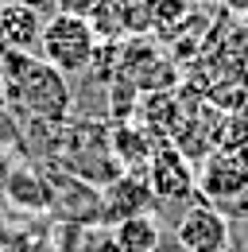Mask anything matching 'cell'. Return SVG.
<instances>
[{"instance_id": "obj_8", "label": "cell", "mask_w": 248, "mask_h": 252, "mask_svg": "<svg viewBox=\"0 0 248 252\" xmlns=\"http://www.w3.org/2000/svg\"><path fill=\"white\" fill-rule=\"evenodd\" d=\"M43 16L28 0H0V51H35L39 55Z\"/></svg>"}, {"instance_id": "obj_14", "label": "cell", "mask_w": 248, "mask_h": 252, "mask_svg": "<svg viewBox=\"0 0 248 252\" xmlns=\"http://www.w3.org/2000/svg\"><path fill=\"white\" fill-rule=\"evenodd\" d=\"M0 109H8V90H4V66H0Z\"/></svg>"}, {"instance_id": "obj_12", "label": "cell", "mask_w": 248, "mask_h": 252, "mask_svg": "<svg viewBox=\"0 0 248 252\" xmlns=\"http://www.w3.org/2000/svg\"><path fill=\"white\" fill-rule=\"evenodd\" d=\"M105 8V0H55V12H62V16H78V20H90Z\"/></svg>"}, {"instance_id": "obj_10", "label": "cell", "mask_w": 248, "mask_h": 252, "mask_svg": "<svg viewBox=\"0 0 248 252\" xmlns=\"http://www.w3.org/2000/svg\"><path fill=\"white\" fill-rule=\"evenodd\" d=\"M109 152L121 163V171H148L155 156V140L148 128L132 125V121H117L109 132Z\"/></svg>"}, {"instance_id": "obj_6", "label": "cell", "mask_w": 248, "mask_h": 252, "mask_svg": "<svg viewBox=\"0 0 248 252\" xmlns=\"http://www.w3.org/2000/svg\"><path fill=\"white\" fill-rule=\"evenodd\" d=\"M155 194L144 179V171H121L113 183L101 187V221L117 225L124 218H136V214H152Z\"/></svg>"}, {"instance_id": "obj_3", "label": "cell", "mask_w": 248, "mask_h": 252, "mask_svg": "<svg viewBox=\"0 0 248 252\" xmlns=\"http://www.w3.org/2000/svg\"><path fill=\"white\" fill-rule=\"evenodd\" d=\"M97 55V28L90 20H78V16H62L55 12L51 20H43V35H39V59L62 70L66 78L70 74H82L93 66Z\"/></svg>"}, {"instance_id": "obj_17", "label": "cell", "mask_w": 248, "mask_h": 252, "mask_svg": "<svg viewBox=\"0 0 248 252\" xmlns=\"http://www.w3.org/2000/svg\"><path fill=\"white\" fill-rule=\"evenodd\" d=\"M28 4H35V0H28Z\"/></svg>"}, {"instance_id": "obj_9", "label": "cell", "mask_w": 248, "mask_h": 252, "mask_svg": "<svg viewBox=\"0 0 248 252\" xmlns=\"http://www.w3.org/2000/svg\"><path fill=\"white\" fill-rule=\"evenodd\" d=\"M51 187H55V210H62L70 225H97L101 221V190H93V183L78 179V175H62L51 171Z\"/></svg>"}, {"instance_id": "obj_11", "label": "cell", "mask_w": 248, "mask_h": 252, "mask_svg": "<svg viewBox=\"0 0 248 252\" xmlns=\"http://www.w3.org/2000/svg\"><path fill=\"white\" fill-rule=\"evenodd\" d=\"M109 245H113V252H159L163 229H159L155 214H136V218H124L113 225Z\"/></svg>"}, {"instance_id": "obj_4", "label": "cell", "mask_w": 248, "mask_h": 252, "mask_svg": "<svg viewBox=\"0 0 248 252\" xmlns=\"http://www.w3.org/2000/svg\"><path fill=\"white\" fill-rule=\"evenodd\" d=\"M155 202H190L198 194V175L190 167V159L175 144H155V156L144 171Z\"/></svg>"}, {"instance_id": "obj_5", "label": "cell", "mask_w": 248, "mask_h": 252, "mask_svg": "<svg viewBox=\"0 0 248 252\" xmlns=\"http://www.w3.org/2000/svg\"><path fill=\"white\" fill-rule=\"evenodd\" d=\"M175 245L183 252H229L233 245V225L229 218L210 206V202H198L190 206L179 225H175Z\"/></svg>"}, {"instance_id": "obj_15", "label": "cell", "mask_w": 248, "mask_h": 252, "mask_svg": "<svg viewBox=\"0 0 248 252\" xmlns=\"http://www.w3.org/2000/svg\"><path fill=\"white\" fill-rule=\"evenodd\" d=\"M194 4H202V8H214V4H221V0H194Z\"/></svg>"}, {"instance_id": "obj_2", "label": "cell", "mask_w": 248, "mask_h": 252, "mask_svg": "<svg viewBox=\"0 0 248 252\" xmlns=\"http://www.w3.org/2000/svg\"><path fill=\"white\" fill-rule=\"evenodd\" d=\"M198 194L210 206H225V218L248 210V148H214L198 167Z\"/></svg>"}, {"instance_id": "obj_13", "label": "cell", "mask_w": 248, "mask_h": 252, "mask_svg": "<svg viewBox=\"0 0 248 252\" xmlns=\"http://www.w3.org/2000/svg\"><path fill=\"white\" fill-rule=\"evenodd\" d=\"M225 8L237 12V16H248V0H225Z\"/></svg>"}, {"instance_id": "obj_16", "label": "cell", "mask_w": 248, "mask_h": 252, "mask_svg": "<svg viewBox=\"0 0 248 252\" xmlns=\"http://www.w3.org/2000/svg\"><path fill=\"white\" fill-rule=\"evenodd\" d=\"M229 252H245V249H229Z\"/></svg>"}, {"instance_id": "obj_1", "label": "cell", "mask_w": 248, "mask_h": 252, "mask_svg": "<svg viewBox=\"0 0 248 252\" xmlns=\"http://www.w3.org/2000/svg\"><path fill=\"white\" fill-rule=\"evenodd\" d=\"M0 66H4V90H8L12 109H20L31 121L51 128L70 121L74 90L62 70H55L35 51H0Z\"/></svg>"}, {"instance_id": "obj_7", "label": "cell", "mask_w": 248, "mask_h": 252, "mask_svg": "<svg viewBox=\"0 0 248 252\" xmlns=\"http://www.w3.org/2000/svg\"><path fill=\"white\" fill-rule=\"evenodd\" d=\"M0 194L24 214H51L55 210V187L35 167H12L0 175Z\"/></svg>"}]
</instances>
